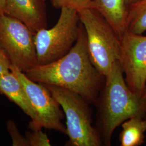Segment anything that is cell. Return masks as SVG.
<instances>
[{
	"label": "cell",
	"instance_id": "1",
	"mask_svg": "<svg viewBox=\"0 0 146 146\" xmlns=\"http://www.w3.org/2000/svg\"><path fill=\"white\" fill-rule=\"evenodd\" d=\"M25 73L34 82L73 91L90 104H95L105 81V76L91 60L86 33L81 22L78 40L69 52L52 62L36 65Z\"/></svg>",
	"mask_w": 146,
	"mask_h": 146
},
{
	"label": "cell",
	"instance_id": "2",
	"mask_svg": "<svg viewBox=\"0 0 146 146\" xmlns=\"http://www.w3.org/2000/svg\"><path fill=\"white\" fill-rule=\"evenodd\" d=\"M96 128L104 146L111 145L116 128L130 118L146 116V102L134 93L125 82L119 61L105 77L104 86L95 103Z\"/></svg>",
	"mask_w": 146,
	"mask_h": 146
},
{
	"label": "cell",
	"instance_id": "3",
	"mask_svg": "<svg viewBox=\"0 0 146 146\" xmlns=\"http://www.w3.org/2000/svg\"><path fill=\"white\" fill-rule=\"evenodd\" d=\"M57 100L66 119V146H101L103 142L93 125L90 104L73 91L52 85L44 84Z\"/></svg>",
	"mask_w": 146,
	"mask_h": 146
},
{
	"label": "cell",
	"instance_id": "4",
	"mask_svg": "<svg viewBox=\"0 0 146 146\" xmlns=\"http://www.w3.org/2000/svg\"><path fill=\"white\" fill-rule=\"evenodd\" d=\"M80 21L85 29L90 57L104 76L110 73L119 60L121 40L104 18L91 8L78 11Z\"/></svg>",
	"mask_w": 146,
	"mask_h": 146
},
{
	"label": "cell",
	"instance_id": "5",
	"mask_svg": "<svg viewBox=\"0 0 146 146\" xmlns=\"http://www.w3.org/2000/svg\"><path fill=\"white\" fill-rule=\"evenodd\" d=\"M52 28H43L35 34L37 65L52 62L66 55L76 42L80 30L78 11L63 8Z\"/></svg>",
	"mask_w": 146,
	"mask_h": 146
},
{
	"label": "cell",
	"instance_id": "6",
	"mask_svg": "<svg viewBox=\"0 0 146 146\" xmlns=\"http://www.w3.org/2000/svg\"><path fill=\"white\" fill-rule=\"evenodd\" d=\"M35 34L21 21L0 13V47L23 73L37 64Z\"/></svg>",
	"mask_w": 146,
	"mask_h": 146
},
{
	"label": "cell",
	"instance_id": "7",
	"mask_svg": "<svg viewBox=\"0 0 146 146\" xmlns=\"http://www.w3.org/2000/svg\"><path fill=\"white\" fill-rule=\"evenodd\" d=\"M11 70L23 85L36 114L35 119L29 122L28 128L31 131L52 129L67 135L66 127L62 123L63 111L47 87L29 79L14 65Z\"/></svg>",
	"mask_w": 146,
	"mask_h": 146
},
{
	"label": "cell",
	"instance_id": "8",
	"mask_svg": "<svg viewBox=\"0 0 146 146\" xmlns=\"http://www.w3.org/2000/svg\"><path fill=\"white\" fill-rule=\"evenodd\" d=\"M120 40L119 62L125 82L134 93L142 97L146 85V36L127 31Z\"/></svg>",
	"mask_w": 146,
	"mask_h": 146
},
{
	"label": "cell",
	"instance_id": "9",
	"mask_svg": "<svg viewBox=\"0 0 146 146\" xmlns=\"http://www.w3.org/2000/svg\"><path fill=\"white\" fill-rule=\"evenodd\" d=\"M45 2L44 0H5V14L21 21L36 33L48 26Z\"/></svg>",
	"mask_w": 146,
	"mask_h": 146
},
{
	"label": "cell",
	"instance_id": "10",
	"mask_svg": "<svg viewBox=\"0 0 146 146\" xmlns=\"http://www.w3.org/2000/svg\"><path fill=\"white\" fill-rule=\"evenodd\" d=\"M128 7L125 0H92L89 8L102 16L121 40L128 31Z\"/></svg>",
	"mask_w": 146,
	"mask_h": 146
},
{
	"label": "cell",
	"instance_id": "11",
	"mask_svg": "<svg viewBox=\"0 0 146 146\" xmlns=\"http://www.w3.org/2000/svg\"><path fill=\"white\" fill-rule=\"evenodd\" d=\"M0 93L20 107L34 121L36 114L23 85L15 75L10 71L0 77Z\"/></svg>",
	"mask_w": 146,
	"mask_h": 146
},
{
	"label": "cell",
	"instance_id": "12",
	"mask_svg": "<svg viewBox=\"0 0 146 146\" xmlns=\"http://www.w3.org/2000/svg\"><path fill=\"white\" fill-rule=\"evenodd\" d=\"M119 136L121 146H139L145 142L146 119L133 117L123 122Z\"/></svg>",
	"mask_w": 146,
	"mask_h": 146
},
{
	"label": "cell",
	"instance_id": "13",
	"mask_svg": "<svg viewBox=\"0 0 146 146\" xmlns=\"http://www.w3.org/2000/svg\"><path fill=\"white\" fill-rule=\"evenodd\" d=\"M128 31L137 34L146 31V0L128 7Z\"/></svg>",
	"mask_w": 146,
	"mask_h": 146
},
{
	"label": "cell",
	"instance_id": "14",
	"mask_svg": "<svg viewBox=\"0 0 146 146\" xmlns=\"http://www.w3.org/2000/svg\"><path fill=\"white\" fill-rule=\"evenodd\" d=\"M53 7L61 9L63 8L73 9L76 11L89 8L92 0H50Z\"/></svg>",
	"mask_w": 146,
	"mask_h": 146
},
{
	"label": "cell",
	"instance_id": "15",
	"mask_svg": "<svg viewBox=\"0 0 146 146\" xmlns=\"http://www.w3.org/2000/svg\"><path fill=\"white\" fill-rule=\"evenodd\" d=\"M26 137L29 146H51L47 134L43 132L42 129L27 131Z\"/></svg>",
	"mask_w": 146,
	"mask_h": 146
},
{
	"label": "cell",
	"instance_id": "16",
	"mask_svg": "<svg viewBox=\"0 0 146 146\" xmlns=\"http://www.w3.org/2000/svg\"><path fill=\"white\" fill-rule=\"evenodd\" d=\"M7 128L11 137L13 146H29L26 137L21 135L13 120H9L7 122Z\"/></svg>",
	"mask_w": 146,
	"mask_h": 146
},
{
	"label": "cell",
	"instance_id": "17",
	"mask_svg": "<svg viewBox=\"0 0 146 146\" xmlns=\"http://www.w3.org/2000/svg\"><path fill=\"white\" fill-rule=\"evenodd\" d=\"M12 65L8 56L0 47V77L11 71Z\"/></svg>",
	"mask_w": 146,
	"mask_h": 146
},
{
	"label": "cell",
	"instance_id": "18",
	"mask_svg": "<svg viewBox=\"0 0 146 146\" xmlns=\"http://www.w3.org/2000/svg\"><path fill=\"white\" fill-rule=\"evenodd\" d=\"M5 0H0V13H5Z\"/></svg>",
	"mask_w": 146,
	"mask_h": 146
},
{
	"label": "cell",
	"instance_id": "19",
	"mask_svg": "<svg viewBox=\"0 0 146 146\" xmlns=\"http://www.w3.org/2000/svg\"><path fill=\"white\" fill-rule=\"evenodd\" d=\"M140 1H141V0H125V3H126L127 5H128V7L129 5L135 4L136 3H137V2H138Z\"/></svg>",
	"mask_w": 146,
	"mask_h": 146
},
{
	"label": "cell",
	"instance_id": "20",
	"mask_svg": "<svg viewBox=\"0 0 146 146\" xmlns=\"http://www.w3.org/2000/svg\"><path fill=\"white\" fill-rule=\"evenodd\" d=\"M141 98H142V99L146 102V85L145 90H144V92L143 93V94H142Z\"/></svg>",
	"mask_w": 146,
	"mask_h": 146
},
{
	"label": "cell",
	"instance_id": "21",
	"mask_svg": "<svg viewBox=\"0 0 146 146\" xmlns=\"http://www.w3.org/2000/svg\"><path fill=\"white\" fill-rule=\"evenodd\" d=\"M44 1H47V0H44Z\"/></svg>",
	"mask_w": 146,
	"mask_h": 146
}]
</instances>
